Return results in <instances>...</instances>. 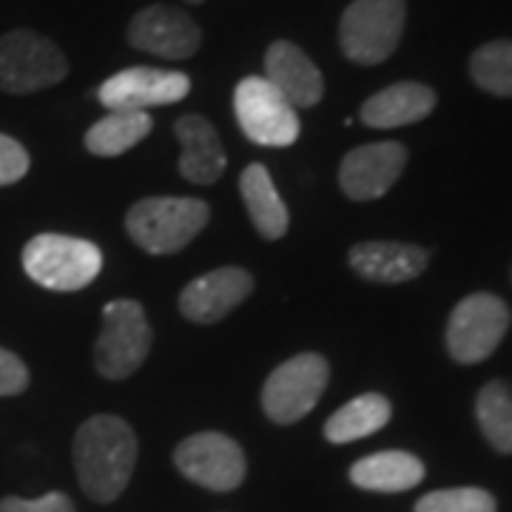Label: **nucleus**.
Listing matches in <instances>:
<instances>
[{
  "mask_svg": "<svg viewBox=\"0 0 512 512\" xmlns=\"http://www.w3.org/2000/svg\"><path fill=\"white\" fill-rule=\"evenodd\" d=\"M242 134L256 146L285 148L299 137V117L291 103L265 77H245L234 92Z\"/></svg>",
  "mask_w": 512,
  "mask_h": 512,
  "instance_id": "obj_9",
  "label": "nucleus"
},
{
  "mask_svg": "<svg viewBox=\"0 0 512 512\" xmlns=\"http://www.w3.org/2000/svg\"><path fill=\"white\" fill-rule=\"evenodd\" d=\"M265 80L293 109H311L325 94V80L313 60L291 40H276L265 52Z\"/></svg>",
  "mask_w": 512,
  "mask_h": 512,
  "instance_id": "obj_15",
  "label": "nucleus"
},
{
  "mask_svg": "<svg viewBox=\"0 0 512 512\" xmlns=\"http://www.w3.org/2000/svg\"><path fill=\"white\" fill-rule=\"evenodd\" d=\"M188 3H202V0H188Z\"/></svg>",
  "mask_w": 512,
  "mask_h": 512,
  "instance_id": "obj_29",
  "label": "nucleus"
},
{
  "mask_svg": "<svg viewBox=\"0 0 512 512\" xmlns=\"http://www.w3.org/2000/svg\"><path fill=\"white\" fill-rule=\"evenodd\" d=\"M470 77L481 92L512 97V40H490L470 57Z\"/></svg>",
  "mask_w": 512,
  "mask_h": 512,
  "instance_id": "obj_24",
  "label": "nucleus"
},
{
  "mask_svg": "<svg viewBox=\"0 0 512 512\" xmlns=\"http://www.w3.org/2000/svg\"><path fill=\"white\" fill-rule=\"evenodd\" d=\"M493 493L481 487H453V490H436L416 501V512H495Z\"/></svg>",
  "mask_w": 512,
  "mask_h": 512,
  "instance_id": "obj_25",
  "label": "nucleus"
},
{
  "mask_svg": "<svg viewBox=\"0 0 512 512\" xmlns=\"http://www.w3.org/2000/svg\"><path fill=\"white\" fill-rule=\"evenodd\" d=\"M393 416V407L382 393H365L356 396L353 402L339 407L328 421H325V439L333 444H348L379 433L384 424Z\"/></svg>",
  "mask_w": 512,
  "mask_h": 512,
  "instance_id": "obj_21",
  "label": "nucleus"
},
{
  "mask_svg": "<svg viewBox=\"0 0 512 512\" xmlns=\"http://www.w3.org/2000/svg\"><path fill=\"white\" fill-rule=\"evenodd\" d=\"M348 262L362 279L399 285L424 274L427 251L407 242H359L350 248Z\"/></svg>",
  "mask_w": 512,
  "mask_h": 512,
  "instance_id": "obj_16",
  "label": "nucleus"
},
{
  "mask_svg": "<svg viewBox=\"0 0 512 512\" xmlns=\"http://www.w3.org/2000/svg\"><path fill=\"white\" fill-rule=\"evenodd\" d=\"M350 481L367 493H404L424 481V464L413 453L384 450L359 458L350 467Z\"/></svg>",
  "mask_w": 512,
  "mask_h": 512,
  "instance_id": "obj_19",
  "label": "nucleus"
},
{
  "mask_svg": "<svg viewBox=\"0 0 512 512\" xmlns=\"http://www.w3.org/2000/svg\"><path fill=\"white\" fill-rule=\"evenodd\" d=\"M154 333L146 311L134 299L109 302L103 311V330L94 345V365L106 379H126L146 362Z\"/></svg>",
  "mask_w": 512,
  "mask_h": 512,
  "instance_id": "obj_6",
  "label": "nucleus"
},
{
  "mask_svg": "<svg viewBox=\"0 0 512 512\" xmlns=\"http://www.w3.org/2000/svg\"><path fill=\"white\" fill-rule=\"evenodd\" d=\"M188 92H191L188 74L134 66L109 77L97 89V100L109 111H146L154 106L180 103L183 97H188Z\"/></svg>",
  "mask_w": 512,
  "mask_h": 512,
  "instance_id": "obj_11",
  "label": "nucleus"
},
{
  "mask_svg": "<svg viewBox=\"0 0 512 512\" xmlns=\"http://www.w3.org/2000/svg\"><path fill=\"white\" fill-rule=\"evenodd\" d=\"M100 268L103 254L89 239L37 234L23 248V271L49 291H83L97 279Z\"/></svg>",
  "mask_w": 512,
  "mask_h": 512,
  "instance_id": "obj_3",
  "label": "nucleus"
},
{
  "mask_svg": "<svg viewBox=\"0 0 512 512\" xmlns=\"http://www.w3.org/2000/svg\"><path fill=\"white\" fill-rule=\"evenodd\" d=\"M239 191L251 214L256 231L265 239H282L288 234V208L276 191L268 168L262 163L248 165L239 177Z\"/></svg>",
  "mask_w": 512,
  "mask_h": 512,
  "instance_id": "obj_20",
  "label": "nucleus"
},
{
  "mask_svg": "<svg viewBox=\"0 0 512 512\" xmlns=\"http://www.w3.org/2000/svg\"><path fill=\"white\" fill-rule=\"evenodd\" d=\"M69 74V60L52 40L29 29L0 37V89L32 94L49 89Z\"/></svg>",
  "mask_w": 512,
  "mask_h": 512,
  "instance_id": "obj_7",
  "label": "nucleus"
},
{
  "mask_svg": "<svg viewBox=\"0 0 512 512\" xmlns=\"http://www.w3.org/2000/svg\"><path fill=\"white\" fill-rule=\"evenodd\" d=\"M128 43L140 52L165 57V60H185L200 49V26L185 15L183 9L154 3L137 12L128 23Z\"/></svg>",
  "mask_w": 512,
  "mask_h": 512,
  "instance_id": "obj_12",
  "label": "nucleus"
},
{
  "mask_svg": "<svg viewBox=\"0 0 512 512\" xmlns=\"http://www.w3.org/2000/svg\"><path fill=\"white\" fill-rule=\"evenodd\" d=\"M476 419L484 439L490 447L510 456L512 453V384L495 382L484 384L478 390L476 399Z\"/></svg>",
  "mask_w": 512,
  "mask_h": 512,
  "instance_id": "obj_23",
  "label": "nucleus"
},
{
  "mask_svg": "<svg viewBox=\"0 0 512 512\" xmlns=\"http://www.w3.org/2000/svg\"><path fill=\"white\" fill-rule=\"evenodd\" d=\"M29 151L15 137L0 134V185H15L29 174Z\"/></svg>",
  "mask_w": 512,
  "mask_h": 512,
  "instance_id": "obj_26",
  "label": "nucleus"
},
{
  "mask_svg": "<svg viewBox=\"0 0 512 512\" xmlns=\"http://www.w3.org/2000/svg\"><path fill=\"white\" fill-rule=\"evenodd\" d=\"M254 291V276L245 268H217L188 282L180 293V313L188 322L214 325L242 305Z\"/></svg>",
  "mask_w": 512,
  "mask_h": 512,
  "instance_id": "obj_14",
  "label": "nucleus"
},
{
  "mask_svg": "<svg viewBox=\"0 0 512 512\" xmlns=\"http://www.w3.org/2000/svg\"><path fill=\"white\" fill-rule=\"evenodd\" d=\"M330 367L319 353H299L276 367L262 387V410L276 424L308 416L328 387Z\"/></svg>",
  "mask_w": 512,
  "mask_h": 512,
  "instance_id": "obj_8",
  "label": "nucleus"
},
{
  "mask_svg": "<svg viewBox=\"0 0 512 512\" xmlns=\"http://www.w3.org/2000/svg\"><path fill=\"white\" fill-rule=\"evenodd\" d=\"M174 134L183 146L180 154V174L188 183L211 185L217 183L228 165L220 134L200 114H185L174 123Z\"/></svg>",
  "mask_w": 512,
  "mask_h": 512,
  "instance_id": "obj_17",
  "label": "nucleus"
},
{
  "mask_svg": "<svg viewBox=\"0 0 512 512\" xmlns=\"http://www.w3.org/2000/svg\"><path fill=\"white\" fill-rule=\"evenodd\" d=\"M433 109H436V92L424 83L404 80L365 100L359 117L370 128H402L430 117Z\"/></svg>",
  "mask_w": 512,
  "mask_h": 512,
  "instance_id": "obj_18",
  "label": "nucleus"
},
{
  "mask_svg": "<svg viewBox=\"0 0 512 512\" xmlns=\"http://www.w3.org/2000/svg\"><path fill=\"white\" fill-rule=\"evenodd\" d=\"M510 308L495 293H470L461 299L447 322V350L458 365L490 359L510 330Z\"/></svg>",
  "mask_w": 512,
  "mask_h": 512,
  "instance_id": "obj_5",
  "label": "nucleus"
},
{
  "mask_svg": "<svg viewBox=\"0 0 512 512\" xmlns=\"http://www.w3.org/2000/svg\"><path fill=\"white\" fill-rule=\"evenodd\" d=\"M29 387V370L12 350L0 348V396H18Z\"/></svg>",
  "mask_w": 512,
  "mask_h": 512,
  "instance_id": "obj_28",
  "label": "nucleus"
},
{
  "mask_svg": "<svg viewBox=\"0 0 512 512\" xmlns=\"http://www.w3.org/2000/svg\"><path fill=\"white\" fill-rule=\"evenodd\" d=\"M137 464V436L120 416H94L74 436V470L83 493L111 504L128 487Z\"/></svg>",
  "mask_w": 512,
  "mask_h": 512,
  "instance_id": "obj_1",
  "label": "nucleus"
},
{
  "mask_svg": "<svg viewBox=\"0 0 512 512\" xmlns=\"http://www.w3.org/2000/svg\"><path fill=\"white\" fill-rule=\"evenodd\" d=\"M211 211L194 197H148L126 214V231L148 254H177L200 234Z\"/></svg>",
  "mask_w": 512,
  "mask_h": 512,
  "instance_id": "obj_2",
  "label": "nucleus"
},
{
  "mask_svg": "<svg viewBox=\"0 0 512 512\" xmlns=\"http://www.w3.org/2000/svg\"><path fill=\"white\" fill-rule=\"evenodd\" d=\"M151 126L148 111H109L86 131V148L94 157H120L143 143Z\"/></svg>",
  "mask_w": 512,
  "mask_h": 512,
  "instance_id": "obj_22",
  "label": "nucleus"
},
{
  "mask_svg": "<svg viewBox=\"0 0 512 512\" xmlns=\"http://www.w3.org/2000/svg\"><path fill=\"white\" fill-rule=\"evenodd\" d=\"M407 165V148L402 143L384 140L348 151L339 165V185L350 200L370 202L384 197Z\"/></svg>",
  "mask_w": 512,
  "mask_h": 512,
  "instance_id": "obj_13",
  "label": "nucleus"
},
{
  "mask_svg": "<svg viewBox=\"0 0 512 512\" xmlns=\"http://www.w3.org/2000/svg\"><path fill=\"white\" fill-rule=\"evenodd\" d=\"M174 464L188 481L211 493H231L245 478V453L237 441L222 433H197L174 450Z\"/></svg>",
  "mask_w": 512,
  "mask_h": 512,
  "instance_id": "obj_10",
  "label": "nucleus"
},
{
  "mask_svg": "<svg viewBox=\"0 0 512 512\" xmlns=\"http://www.w3.org/2000/svg\"><path fill=\"white\" fill-rule=\"evenodd\" d=\"M404 20V0H353L339 20V46L353 63L379 66L399 49Z\"/></svg>",
  "mask_w": 512,
  "mask_h": 512,
  "instance_id": "obj_4",
  "label": "nucleus"
},
{
  "mask_svg": "<svg viewBox=\"0 0 512 512\" xmlns=\"http://www.w3.org/2000/svg\"><path fill=\"white\" fill-rule=\"evenodd\" d=\"M0 512H77L74 501L66 493H49L43 498H18L9 495L0 501Z\"/></svg>",
  "mask_w": 512,
  "mask_h": 512,
  "instance_id": "obj_27",
  "label": "nucleus"
}]
</instances>
